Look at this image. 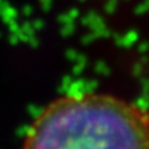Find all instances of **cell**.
<instances>
[{
    "label": "cell",
    "instance_id": "cell-1",
    "mask_svg": "<svg viewBox=\"0 0 149 149\" xmlns=\"http://www.w3.org/2000/svg\"><path fill=\"white\" fill-rule=\"evenodd\" d=\"M24 149H149V113L111 94L66 95L35 119Z\"/></svg>",
    "mask_w": 149,
    "mask_h": 149
}]
</instances>
